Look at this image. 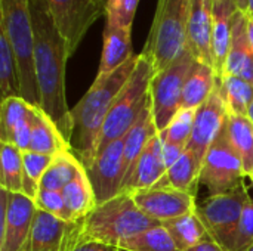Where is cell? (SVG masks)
<instances>
[{
	"label": "cell",
	"mask_w": 253,
	"mask_h": 251,
	"mask_svg": "<svg viewBox=\"0 0 253 251\" xmlns=\"http://www.w3.org/2000/svg\"><path fill=\"white\" fill-rule=\"evenodd\" d=\"M104 1H105V3H107V0H104Z\"/></svg>",
	"instance_id": "c3c4849f"
},
{
	"label": "cell",
	"mask_w": 253,
	"mask_h": 251,
	"mask_svg": "<svg viewBox=\"0 0 253 251\" xmlns=\"http://www.w3.org/2000/svg\"><path fill=\"white\" fill-rule=\"evenodd\" d=\"M117 249L123 251H178L170 234L162 223L127 238Z\"/></svg>",
	"instance_id": "4dcf8cb0"
},
{
	"label": "cell",
	"mask_w": 253,
	"mask_h": 251,
	"mask_svg": "<svg viewBox=\"0 0 253 251\" xmlns=\"http://www.w3.org/2000/svg\"><path fill=\"white\" fill-rule=\"evenodd\" d=\"M187 49L196 61L213 68L212 59V0H191L187 27Z\"/></svg>",
	"instance_id": "e0dca14e"
},
{
	"label": "cell",
	"mask_w": 253,
	"mask_h": 251,
	"mask_svg": "<svg viewBox=\"0 0 253 251\" xmlns=\"http://www.w3.org/2000/svg\"><path fill=\"white\" fill-rule=\"evenodd\" d=\"M227 121L228 111L221 96L219 87H216L212 96L200 108L196 109L194 127L188 148L193 149L199 158L205 160V155L212 143L225 130Z\"/></svg>",
	"instance_id": "9a60e30c"
},
{
	"label": "cell",
	"mask_w": 253,
	"mask_h": 251,
	"mask_svg": "<svg viewBox=\"0 0 253 251\" xmlns=\"http://www.w3.org/2000/svg\"><path fill=\"white\" fill-rule=\"evenodd\" d=\"M0 31L6 36L16 59L21 98L33 107H40L30 0H0Z\"/></svg>",
	"instance_id": "277c9868"
},
{
	"label": "cell",
	"mask_w": 253,
	"mask_h": 251,
	"mask_svg": "<svg viewBox=\"0 0 253 251\" xmlns=\"http://www.w3.org/2000/svg\"><path fill=\"white\" fill-rule=\"evenodd\" d=\"M153 77L154 70L150 59L144 53H139L136 67L129 81L117 96L105 118L96 145V155L114 141L125 138L132 126L138 121L150 102V86Z\"/></svg>",
	"instance_id": "8992f818"
},
{
	"label": "cell",
	"mask_w": 253,
	"mask_h": 251,
	"mask_svg": "<svg viewBox=\"0 0 253 251\" xmlns=\"http://www.w3.org/2000/svg\"><path fill=\"white\" fill-rule=\"evenodd\" d=\"M138 62V55L130 58L116 71L96 75L84 96L71 108L73 135L71 151L84 169H89L96 157V145L105 118L117 96L129 81Z\"/></svg>",
	"instance_id": "7a4b0ae2"
},
{
	"label": "cell",
	"mask_w": 253,
	"mask_h": 251,
	"mask_svg": "<svg viewBox=\"0 0 253 251\" xmlns=\"http://www.w3.org/2000/svg\"><path fill=\"white\" fill-rule=\"evenodd\" d=\"M246 251H253V246H251V247H249Z\"/></svg>",
	"instance_id": "7dc6e473"
},
{
	"label": "cell",
	"mask_w": 253,
	"mask_h": 251,
	"mask_svg": "<svg viewBox=\"0 0 253 251\" xmlns=\"http://www.w3.org/2000/svg\"><path fill=\"white\" fill-rule=\"evenodd\" d=\"M246 13H249V15L253 16V0H248V12Z\"/></svg>",
	"instance_id": "ee69618b"
},
{
	"label": "cell",
	"mask_w": 253,
	"mask_h": 251,
	"mask_svg": "<svg viewBox=\"0 0 253 251\" xmlns=\"http://www.w3.org/2000/svg\"><path fill=\"white\" fill-rule=\"evenodd\" d=\"M34 203H36L37 209H40L43 212H47V213H50V215L62 219V220H68L62 191H44V189H40L36 200H34Z\"/></svg>",
	"instance_id": "74e56055"
},
{
	"label": "cell",
	"mask_w": 253,
	"mask_h": 251,
	"mask_svg": "<svg viewBox=\"0 0 253 251\" xmlns=\"http://www.w3.org/2000/svg\"><path fill=\"white\" fill-rule=\"evenodd\" d=\"M162 141V139H160ZM184 151L185 149H182V148H179V146H176V145H172V143H169V142H165V141H162V152H163V160H165V164H166V167L169 169L182 154H184Z\"/></svg>",
	"instance_id": "f35d334b"
},
{
	"label": "cell",
	"mask_w": 253,
	"mask_h": 251,
	"mask_svg": "<svg viewBox=\"0 0 253 251\" xmlns=\"http://www.w3.org/2000/svg\"><path fill=\"white\" fill-rule=\"evenodd\" d=\"M30 151L56 157L64 151H71V145L62 136L53 120L40 108H33V132Z\"/></svg>",
	"instance_id": "44dd1931"
},
{
	"label": "cell",
	"mask_w": 253,
	"mask_h": 251,
	"mask_svg": "<svg viewBox=\"0 0 253 251\" xmlns=\"http://www.w3.org/2000/svg\"><path fill=\"white\" fill-rule=\"evenodd\" d=\"M194 118L196 109H179V112L169 123V126L159 133L160 139L172 145H176L182 149H187L193 135Z\"/></svg>",
	"instance_id": "e575fe53"
},
{
	"label": "cell",
	"mask_w": 253,
	"mask_h": 251,
	"mask_svg": "<svg viewBox=\"0 0 253 251\" xmlns=\"http://www.w3.org/2000/svg\"><path fill=\"white\" fill-rule=\"evenodd\" d=\"M221 96L230 115H249L253 104V84L236 75H224L218 81Z\"/></svg>",
	"instance_id": "83f0119b"
},
{
	"label": "cell",
	"mask_w": 253,
	"mask_h": 251,
	"mask_svg": "<svg viewBox=\"0 0 253 251\" xmlns=\"http://www.w3.org/2000/svg\"><path fill=\"white\" fill-rule=\"evenodd\" d=\"M227 136L236 152L240 155L246 178L253 172V123L248 115H230L227 121Z\"/></svg>",
	"instance_id": "4316f807"
},
{
	"label": "cell",
	"mask_w": 253,
	"mask_h": 251,
	"mask_svg": "<svg viewBox=\"0 0 253 251\" xmlns=\"http://www.w3.org/2000/svg\"><path fill=\"white\" fill-rule=\"evenodd\" d=\"M62 197L65 201L67 216L70 222L84 219L96 207L93 186L83 166L79 167L73 180L62 189Z\"/></svg>",
	"instance_id": "d4e9b609"
},
{
	"label": "cell",
	"mask_w": 253,
	"mask_h": 251,
	"mask_svg": "<svg viewBox=\"0 0 253 251\" xmlns=\"http://www.w3.org/2000/svg\"><path fill=\"white\" fill-rule=\"evenodd\" d=\"M55 157L43 155L34 151H25L22 152L24 160V195H27L31 200H36L39 189H40V180L44 175V172L49 169L50 163Z\"/></svg>",
	"instance_id": "836d02e7"
},
{
	"label": "cell",
	"mask_w": 253,
	"mask_h": 251,
	"mask_svg": "<svg viewBox=\"0 0 253 251\" xmlns=\"http://www.w3.org/2000/svg\"><path fill=\"white\" fill-rule=\"evenodd\" d=\"M246 33H248V40L253 52V16L249 13H246Z\"/></svg>",
	"instance_id": "b9f144b4"
},
{
	"label": "cell",
	"mask_w": 253,
	"mask_h": 251,
	"mask_svg": "<svg viewBox=\"0 0 253 251\" xmlns=\"http://www.w3.org/2000/svg\"><path fill=\"white\" fill-rule=\"evenodd\" d=\"M249 179H251V182H252V186H253V172H252V175H251V178H249Z\"/></svg>",
	"instance_id": "bcb514c9"
},
{
	"label": "cell",
	"mask_w": 253,
	"mask_h": 251,
	"mask_svg": "<svg viewBox=\"0 0 253 251\" xmlns=\"http://www.w3.org/2000/svg\"><path fill=\"white\" fill-rule=\"evenodd\" d=\"M0 185L7 192L24 194L22 151L10 143H0Z\"/></svg>",
	"instance_id": "f1b7e54d"
},
{
	"label": "cell",
	"mask_w": 253,
	"mask_h": 251,
	"mask_svg": "<svg viewBox=\"0 0 253 251\" xmlns=\"http://www.w3.org/2000/svg\"><path fill=\"white\" fill-rule=\"evenodd\" d=\"M33 105L21 96H13L1 101L0 107V143H10L15 127L30 115Z\"/></svg>",
	"instance_id": "d6a6232c"
},
{
	"label": "cell",
	"mask_w": 253,
	"mask_h": 251,
	"mask_svg": "<svg viewBox=\"0 0 253 251\" xmlns=\"http://www.w3.org/2000/svg\"><path fill=\"white\" fill-rule=\"evenodd\" d=\"M245 179L243 161L230 143L225 127L205 155L200 183L208 188L211 195H219L237 189Z\"/></svg>",
	"instance_id": "9c48e42d"
},
{
	"label": "cell",
	"mask_w": 253,
	"mask_h": 251,
	"mask_svg": "<svg viewBox=\"0 0 253 251\" xmlns=\"http://www.w3.org/2000/svg\"><path fill=\"white\" fill-rule=\"evenodd\" d=\"M0 93H1V101L13 96H21L16 59L6 36L1 31H0Z\"/></svg>",
	"instance_id": "1f68e13d"
},
{
	"label": "cell",
	"mask_w": 253,
	"mask_h": 251,
	"mask_svg": "<svg viewBox=\"0 0 253 251\" xmlns=\"http://www.w3.org/2000/svg\"><path fill=\"white\" fill-rule=\"evenodd\" d=\"M139 0H107L105 19L122 27H130L138 9Z\"/></svg>",
	"instance_id": "d590c367"
},
{
	"label": "cell",
	"mask_w": 253,
	"mask_h": 251,
	"mask_svg": "<svg viewBox=\"0 0 253 251\" xmlns=\"http://www.w3.org/2000/svg\"><path fill=\"white\" fill-rule=\"evenodd\" d=\"M251 120H252V123H253V104H252V107H251V109H249V115H248Z\"/></svg>",
	"instance_id": "f6af8a7d"
},
{
	"label": "cell",
	"mask_w": 253,
	"mask_h": 251,
	"mask_svg": "<svg viewBox=\"0 0 253 251\" xmlns=\"http://www.w3.org/2000/svg\"><path fill=\"white\" fill-rule=\"evenodd\" d=\"M119 251H123V250H119Z\"/></svg>",
	"instance_id": "681fc988"
},
{
	"label": "cell",
	"mask_w": 253,
	"mask_h": 251,
	"mask_svg": "<svg viewBox=\"0 0 253 251\" xmlns=\"http://www.w3.org/2000/svg\"><path fill=\"white\" fill-rule=\"evenodd\" d=\"M196 58L188 49L166 70L154 74L150 86V99L153 118L157 127V132H163L173 117L181 109L182 92L185 78L194 64Z\"/></svg>",
	"instance_id": "52a82bcc"
},
{
	"label": "cell",
	"mask_w": 253,
	"mask_h": 251,
	"mask_svg": "<svg viewBox=\"0 0 253 251\" xmlns=\"http://www.w3.org/2000/svg\"><path fill=\"white\" fill-rule=\"evenodd\" d=\"M239 10L236 0H212V59L218 81L225 72L231 46L233 22Z\"/></svg>",
	"instance_id": "2e32d148"
},
{
	"label": "cell",
	"mask_w": 253,
	"mask_h": 251,
	"mask_svg": "<svg viewBox=\"0 0 253 251\" xmlns=\"http://www.w3.org/2000/svg\"><path fill=\"white\" fill-rule=\"evenodd\" d=\"M93 186L96 204H102L122 194L125 182V141L123 138L101 151L92 166L86 169Z\"/></svg>",
	"instance_id": "4fadbf2b"
},
{
	"label": "cell",
	"mask_w": 253,
	"mask_h": 251,
	"mask_svg": "<svg viewBox=\"0 0 253 251\" xmlns=\"http://www.w3.org/2000/svg\"><path fill=\"white\" fill-rule=\"evenodd\" d=\"M251 194L243 183L237 189L227 194L209 195V198L197 206V215L205 223L211 238L225 250L230 251L231 249L245 206Z\"/></svg>",
	"instance_id": "ba28073f"
},
{
	"label": "cell",
	"mask_w": 253,
	"mask_h": 251,
	"mask_svg": "<svg viewBox=\"0 0 253 251\" xmlns=\"http://www.w3.org/2000/svg\"><path fill=\"white\" fill-rule=\"evenodd\" d=\"M82 163L73 151H64L58 154L44 172L40 180V189L44 191H62L76 176ZM39 189V191H40Z\"/></svg>",
	"instance_id": "f546056e"
},
{
	"label": "cell",
	"mask_w": 253,
	"mask_h": 251,
	"mask_svg": "<svg viewBox=\"0 0 253 251\" xmlns=\"http://www.w3.org/2000/svg\"><path fill=\"white\" fill-rule=\"evenodd\" d=\"M191 0H157L144 53L154 74L170 67L187 49V27Z\"/></svg>",
	"instance_id": "5b68a950"
},
{
	"label": "cell",
	"mask_w": 253,
	"mask_h": 251,
	"mask_svg": "<svg viewBox=\"0 0 253 251\" xmlns=\"http://www.w3.org/2000/svg\"><path fill=\"white\" fill-rule=\"evenodd\" d=\"M237 1V6L242 12H248V0H236Z\"/></svg>",
	"instance_id": "7bdbcfd3"
},
{
	"label": "cell",
	"mask_w": 253,
	"mask_h": 251,
	"mask_svg": "<svg viewBox=\"0 0 253 251\" xmlns=\"http://www.w3.org/2000/svg\"><path fill=\"white\" fill-rule=\"evenodd\" d=\"M73 251H119V249L107 246V244H99V243H86Z\"/></svg>",
	"instance_id": "ab89813d"
},
{
	"label": "cell",
	"mask_w": 253,
	"mask_h": 251,
	"mask_svg": "<svg viewBox=\"0 0 253 251\" xmlns=\"http://www.w3.org/2000/svg\"><path fill=\"white\" fill-rule=\"evenodd\" d=\"M82 244V220H62L36 209L25 251H73Z\"/></svg>",
	"instance_id": "7c38bea8"
},
{
	"label": "cell",
	"mask_w": 253,
	"mask_h": 251,
	"mask_svg": "<svg viewBox=\"0 0 253 251\" xmlns=\"http://www.w3.org/2000/svg\"><path fill=\"white\" fill-rule=\"evenodd\" d=\"M157 133L159 132H157L156 123H154V118H153L151 99H150L148 105L145 107V109L141 114V117L138 118V121L132 126V129L123 138V141H125V182H123V185L130 178V175L135 169V164H136L138 158L141 157V154L144 152V149L147 148L148 142Z\"/></svg>",
	"instance_id": "7402d4cb"
},
{
	"label": "cell",
	"mask_w": 253,
	"mask_h": 251,
	"mask_svg": "<svg viewBox=\"0 0 253 251\" xmlns=\"http://www.w3.org/2000/svg\"><path fill=\"white\" fill-rule=\"evenodd\" d=\"M224 75H236L253 84V52L246 33V13L239 10L233 22L231 46Z\"/></svg>",
	"instance_id": "ffe728a7"
},
{
	"label": "cell",
	"mask_w": 253,
	"mask_h": 251,
	"mask_svg": "<svg viewBox=\"0 0 253 251\" xmlns=\"http://www.w3.org/2000/svg\"><path fill=\"white\" fill-rule=\"evenodd\" d=\"M133 56L135 55L132 50V28L122 27L105 19L104 44L96 75H105L116 71Z\"/></svg>",
	"instance_id": "d6986e66"
},
{
	"label": "cell",
	"mask_w": 253,
	"mask_h": 251,
	"mask_svg": "<svg viewBox=\"0 0 253 251\" xmlns=\"http://www.w3.org/2000/svg\"><path fill=\"white\" fill-rule=\"evenodd\" d=\"M251 246H253V198L251 197L249 201L245 206L237 232L234 235L233 244L230 251H246Z\"/></svg>",
	"instance_id": "8d00e7d4"
},
{
	"label": "cell",
	"mask_w": 253,
	"mask_h": 251,
	"mask_svg": "<svg viewBox=\"0 0 253 251\" xmlns=\"http://www.w3.org/2000/svg\"><path fill=\"white\" fill-rule=\"evenodd\" d=\"M218 77L213 68L208 64L194 61L184 84L181 109L200 108L216 90Z\"/></svg>",
	"instance_id": "603a6c76"
},
{
	"label": "cell",
	"mask_w": 253,
	"mask_h": 251,
	"mask_svg": "<svg viewBox=\"0 0 253 251\" xmlns=\"http://www.w3.org/2000/svg\"><path fill=\"white\" fill-rule=\"evenodd\" d=\"M185 251H228V250H225L222 246H219L218 243H215L213 240H211V241H205V243H202V244H199V246H196V247H193V249H190V250H185Z\"/></svg>",
	"instance_id": "60d3db41"
},
{
	"label": "cell",
	"mask_w": 253,
	"mask_h": 251,
	"mask_svg": "<svg viewBox=\"0 0 253 251\" xmlns=\"http://www.w3.org/2000/svg\"><path fill=\"white\" fill-rule=\"evenodd\" d=\"M166 170H168V167L163 160L162 141L157 133L148 142L147 148L138 158L130 178L123 185L122 192L133 194L138 191L150 189V188L156 186L163 179V176L166 175Z\"/></svg>",
	"instance_id": "ac0fdd59"
},
{
	"label": "cell",
	"mask_w": 253,
	"mask_h": 251,
	"mask_svg": "<svg viewBox=\"0 0 253 251\" xmlns=\"http://www.w3.org/2000/svg\"><path fill=\"white\" fill-rule=\"evenodd\" d=\"M162 225L170 234L178 251L190 250L205 241L212 240L205 223L197 215V210L191 215H185L178 219L163 222Z\"/></svg>",
	"instance_id": "484cf974"
},
{
	"label": "cell",
	"mask_w": 253,
	"mask_h": 251,
	"mask_svg": "<svg viewBox=\"0 0 253 251\" xmlns=\"http://www.w3.org/2000/svg\"><path fill=\"white\" fill-rule=\"evenodd\" d=\"M138 209L150 219L163 223L191 215L197 210L196 197L168 186H153L150 189L130 194Z\"/></svg>",
	"instance_id": "5bb4252c"
},
{
	"label": "cell",
	"mask_w": 253,
	"mask_h": 251,
	"mask_svg": "<svg viewBox=\"0 0 253 251\" xmlns=\"http://www.w3.org/2000/svg\"><path fill=\"white\" fill-rule=\"evenodd\" d=\"M202 166L203 160L199 158L193 149L187 148L184 154L166 170V175L157 185L173 188L196 197L197 188L200 185Z\"/></svg>",
	"instance_id": "cb8c5ba5"
},
{
	"label": "cell",
	"mask_w": 253,
	"mask_h": 251,
	"mask_svg": "<svg viewBox=\"0 0 253 251\" xmlns=\"http://www.w3.org/2000/svg\"><path fill=\"white\" fill-rule=\"evenodd\" d=\"M159 222L145 216L135 204L130 194L96 204V207L82 219V244L99 243L119 247L127 238L144 232Z\"/></svg>",
	"instance_id": "3957f363"
},
{
	"label": "cell",
	"mask_w": 253,
	"mask_h": 251,
	"mask_svg": "<svg viewBox=\"0 0 253 251\" xmlns=\"http://www.w3.org/2000/svg\"><path fill=\"white\" fill-rule=\"evenodd\" d=\"M34 200L0 188V251H25L36 213Z\"/></svg>",
	"instance_id": "8fae6325"
},
{
	"label": "cell",
	"mask_w": 253,
	"mask_h": 251,
	"mask_svg": "<svg viewBox=\"0 0 253 251\" xmlns=\"http://www.w3.org/2000/svg\"><path fill=\"white\" fill-rule=\"evenodd\" d=\"M34 30V64L40 93V108L53 120L67 142H71V108L65 98V65L70 56L62 37L44 0H30Z\"/></svg>",
	"instance_id": "6da1fadb"
},
{
	"label": "cell",
	"mask_w": 253,
	"mask_h": 251,
	"mask_svg": "<svg viewBox=\"0 0 253 251\" xmlns=\"http://www.w3.org/2000/svg\"><path fill=\"white\" fill-rule=\"evenodd\" d=\"M67 41L70 56L79 49L89 28L107 15L104 0H44Z\"/></svg>",
	"instance_id": "30bf717a"
}]
</instances>
